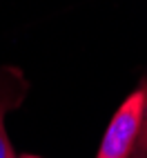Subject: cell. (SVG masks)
I'll use <instances>...</instances> for the list:
<instances>
[{"instance_id":"obj_1","label":"cell","mask_w":147,"mask_h":158,"mask_svg":"<svg viewBox=\"0 0 147 158\" xmlns=\"http://www.w3.org/2000/svg\"><path fill=\"white\" fill-rule=\"evenodd\" d=\"M143 125V89L132 91L111 116L96 158H129Z\"/></svg>"},{"instance_id":"obj_2","label":"cell","mask_w":147,"mask_h":158,"mask_svg":"<svg viewBox=\"0 0 147 158\" xmlns=\"http://www.w3.org/2000/svg\"><path fill=\"white\" fill-rule=\"evenodd\" d=\"M20 100H23V91L14 89L11 80L0 78V158H16L11 140H9L7 129H5V114L9 109H14Z\"/></svg>"},{"instance_id":"obj_3","label":"cell","mask_w":147,"mask_h":158,"mask_svg":"<svg viewBox=\"0 0 147 158\" xmlns=\"http://www.w3.org/2000/svg\"><path fill=\"white\" fill-rule=\"evenodd\" d=\"M129 158H147V136L138 134V140H136V147L129 154Z\"/></svg>"},{"instance_id":"obj_4","label":"cell","mask_w":147,"mask_h":158,"mask_svg":"<svg viewBox=\"0 0 147 158\" xmlns=\"http://www.w3.org/2000/svg\"><path fill=\"white\" fill-rule=\"evenodd\" d=\"M20 158H38V156H31V154H25V156H20Z\"/></svg>"}]
</instances>
